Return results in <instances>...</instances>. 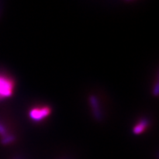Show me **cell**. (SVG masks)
<instances>
[{"label": "cell", "instance_id": "cell-1", "mask_svg": "<svg viewBox=\"0 0 159 159\" xmlns=\"http://www.w3.org/2000/svg\"><path fill=\"white\" fill-rule=\"evenodd\" d=\"M14 82L9 77L0 74V100L12 96Z\"/></svg>", "mask_w": 159, "mask_h": 159}, {"label": "cell", "instance_id": "cell-2", "mask_svg": "<svg viewBox=\"0 0 159 159\" xmlns=\"http://www.w3.org/2000/svg\"><path fill=\"white\" fill-rule=\"evenodd\" d=\"M51 109L47 106H44L41 107H35L29 111V117L33 121L39 122L41 121L44 118L49 116L51 113Z\"/></svg>", "mask_w": 159, "mask_h": 159}, {"label": "cell", "instance_id": "cell-3", "mask_svg": "<svg viewBox=\"0 0 159 159\" xmlns=\"http://www.w3.org/2000/svg\"><path fill=\"white\" fill-rule=\"evenodd\" d=\"M89 103L92 110L93 115L97 121H101L102 119V111L100 107L99 99L95 96H91L89 97Z\"/></svg>", "mask_w": 159, "mask_h": 159}, {"label": "cell", "instance_id": "cell-4", "mask_svg": "<svg viewBox=\"0 0 159 159\" xmlns=\"http://www.w3.org/2000/svg\"><path fill=\"white\" fill-rule=\"evenodd\" d=\"M149 125V121L147 118H142L133 127V133L135 135H140L145 130L147 127Z\"/></svg>", "mask_w": 159, "mask_h": 159}, {"label": "cell", "instance_id": "cell-5", "mask_svg": "<svg viewBox=\"0 0 159 159\" xmlns=\"http://www.w3.org/2000/svg\"><path fill=\"white\" fill-rule=\"evenodd\" d=\"M16 141V137L11 134H7V135L2 137L1 143L3 145H7L11 144Z\"/></svg>", "mask_w": 159, "mask_h": 159}, {"label": "cell", "instance_id": "cell-6", "mask_svg": "<svg viewBox=\"0 0 159 159\" xmlns=\"http://www.w3.org/2000/svg\"><path fill=\"white\" fill-rule=\"evenodd\" d=\"M7 134H9V133H8V131L7 130L6 127H5V125L1 121H0V136L3 137L4 136L7 135Z\"/></svg>", "mask_w": 159, "mask_h": 159}, {"label": "cell", "instance_id": "cell-7", "mask_svg": "<svg viewBox=\"0 0 159 159\" xmlns=\"http://www.w3.org/2000/svg\"><path fill=\"white\" fill-rule=\"evenodd\" d=\"M16 159H21V158H16Z\"/></svg>", "mask_w": 159, "mask_h": 159}]
</instances>
